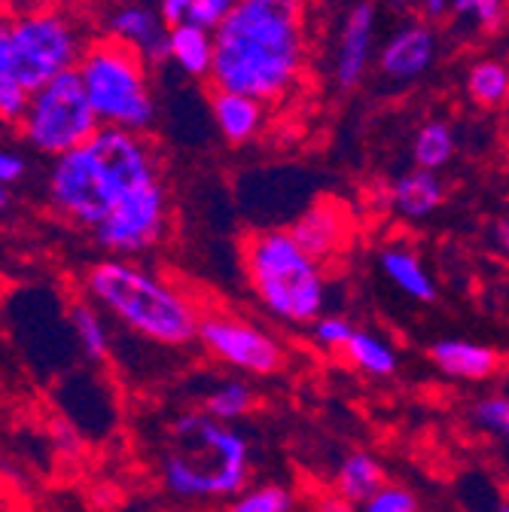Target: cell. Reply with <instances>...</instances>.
<instances>
[{"label": "cell", "instance_id": "obj_1", "mask_svg": "<svg viewBox=\"0 0 509 512\" xmlns=\"http://www.w3.org/2000/svg\"><path fill=\"white\" fill-rule=\"evenodd\" d=\"M305 71L302 0H238L214 31L211 89L284 101Z\"/></svg>", "mask_w": 509, "mask_h": 512}, {"label": "cell", "instance_id": "obj_2", "mask_svg": "<svg viewBox=\"0 0 509 512\" xmlns=\"http://www.w3.org/2000/svg\"><path fill=\"white\" fill-rule=\"evenodd\" d=\"M159 180L162 159L150 138L101 125L92 141L52 159L46 202L61 220L92 232L122 199Z\"/></svg>", "mask_w": 509, "mask_h": 512}, {"label": "cell", "instance_id": "obj_3", "mask_svg": "<svg viewBox=\"0 0 509 512\" xmlns=\"http://www.w3.org/2000/svg\"><path fill=\"white\" fill-rule=\"evenodd\" d=\"M83 293L125 330L153 345L186 348L199 342V305L141 263L122 260V256L92 263L83 272Z\"/></svg>", "mask_w": 509, "mask_h": 512}, {"label": "cell", "instance_id": "obj_4", "mask_svg": "<svg viewBox=\"0 0 509 512\" xmlns=\"http://www.w3.org/2000/svg\"><path fill=\"white\" fill-rule=\"evenodd\" d=\"M250 479V442L208 412H183L168 427L162 485L180 500L238 497Z\"/></svg>", "mask_w": 509, "mask_h": 512}, {"label": "cell", "instance_id": "obj_5", "mask_svg": "<svg viewBox=\"0 0 509 512\" xmlns=\"http://www.w3.org/2000/svg\"><path fill=\"white\" fill-rule=\"evenodd\" d=\"M244 272L260 305L293 327H311L327 308V275L290 229H263L244 241Z\"/></svg>", "mask_w": 509, "mask_h": 512}, {"label": "cell", "instance_id": "obj_6", "mask_svg": "<svg viewBox=\"0 0 509 512\" xmlns=\"http://www.w3.org/2000/svg\"><path fill=\"white\" fill-rule=\"evenodd\" d=\"M77 74L101 125L138 135L153 125L156 95L150 86V64L138 49L101 34L98 40H89Z\"/></svg>", "mask_w": 509, "mask_h": 512}, {"label": "cell", "instance_id": "obj_7", "mask_svg": "<svg viewBox=\"0 0 509 512\" xmlns=\"http://www.w3.org/2000/svg\"><path fill=\"white\" fill-rule=\"evenodd\" d=\"M98 128L101 122L80 74L68 71L31 95L19 132L34 153L58 159L92 141Z\"/></svg>", "mask_w": 509, "mask_h": 512}, {"label": "cell", "instance_id": "obj_8", "mask_svg": "<svg viewBox=\"0 0 509 512\" xmlns=\"http://www.w3.org/2000/svg\"><path fill=\"white\" fill-rule=\"evenodd\" d=\"M89 40L65 10H46L10 22L13 77L34 95L55 77L77 71Z\"/></svg>", "mask_w": 509, "mask_h": 512}, {"label": "cell", "instance_id": "obj_9", "mask_svg": "<svg viewBox=\"0 0 509 512\" xmlns=\"http://www.w3.org/2000/svg\"><path fill=\"white\" fill-rule=\"evenodd\" d=\"M199 345L220 363L244 372V375H278L287 366L284 345L263 327L250 320L232 317L226 311L202 314Z\"/></svg>", "mask_w": 509, "mask_h": 512}, {"label": "cell", "instance_id": "obj_10", "mask_svg": "<svg viewBox=\"0 0 509 512\" xmlns=\"http://www.w3.org/2000/svg\"><path fill=\"white\" fill-rule=\"evenodd\" d=\"M165 232H168V189L159 180L132 192L129 199H122L110 211V217L92 229V238L110 256L132 260V256L159 247Z\"/></svg>", "mask_w": 509, "mask_h": 512}, {"label": "cell", "instance_id": "obj_11", "mask_svg": "<svg viewBox=\"0 0 509 512\" xmlns=\"http://www.w3.org/2000/svg\"><path fill=\"white\" fill-rule=\"evenodd\" d=\"M433 58H436V34L424 22L400 25L375 52L378 74L397 86H409L421 80L430 71Z\"/></svg>", "mask_w": 509, "mask_h": 512}, {"label": "cell", "instance_id": "obj_12", "mask_svg": "<svg viewBox=\"0 0 509 512\" xmlns=\"http://www.w3.org/2000/svg\"><path fill=\"white\" fill-rule=\"evenodd\" d=\"M375 25H378V7L372 0H360L345 16L336 46V61H333V77L339 89L351 92L363 83L369 61L375 55Z\"/></svg>", "mask_w": 509, "mask_h": 512}, {"label": "cell", "instance_id": "obj_13", "mask_svg": "<svg viewBox=\"0 0 509 512\" xmlns=\"http://www.w3.org/2000/svg\"><path fill=\"white\" fill-rule=\"evenodd\" d=\"M168 31L171 28L162 22L159 13H153L150 7H138V4L116 7L104 19V34L129 43L132 49H138L147 58L150 68H153V64H165L171 58Z\"/></svg>", "mask_w": 509, "mask_h": 512}, {"label": "cell", "instance_id": "obj_14", "mask_svg": "<svg viewBox=\"0 0 509 512\" xmlns=\"http://www.w3.org/2000/svg\"><path fill=\"white\" fill-rule=\"evenodd\" d=\"M290 235L299 241V247L308 256H314L317 263H324L348 244L351 217L336 202H317L293 220Z\"/></svg>", "mask_w": 509, "mask_h": 512}, {"label": "cell", "instance_id": "obj_15", "mask_svg": "<svg viewBox=\"0 0 509 512\" xmlns=\"http://www.w3.org/2000/svg\"><path fill=\"white\" fill-rule=\"evenodd\" d=\"M427 357L445 378L455 381H488L503 366V357L491 345L467 339H436L427 348Z\"/></svg>", "mask_w": 509, "mask_h": 512}, {"label": "cell", "instance_id": "obj_16", "mask_svg": "<svg viewBox=\"0 0 509 512\" xmlns=\"http://www.w3.org/2000/svg\"><path fill=\"white\" fill-rule=\"evenodd\" d=\"M211 119L226 144L241 147L263 132L266 104L257 98H247V95L211 89Z\"/></svg>", "mask_w": 509, "mask_h": 512}, {"label": "cell", "instance_id": "obj_17", "mask_svg": "<svg viewBox=\"0 0 509 512\" xmlns=\"http://www.w3.org/2000/svg\"><path fill=\"white\" fill-rule=\"evenodd\" d=\"M442 202H445V183L439 171L412 168L400 174L391 186V208L409 223L427 220Z\"/></svg>", "mask_w": 509, "mask_h": 512}, {"label": "cell", "instance_id": "obj_18", "mask_svg": "<svg viewBox=\"0 0 509 512\" xmlns=\"http://www.w3.org/2000/svg\"><path fill=\"white\" fill-rule=\"evenodd\" d=\"M378 266L394 281V287L412 302H436V284L415 250L400 247V244L385 247L378 253Z\"/></svg>", "mask_w": 509, "mask_h": 512}, {"label": "cell", "instance_id": "obj_19", "mask_svg": "<svg viewBox=\"0 0 509 512\" xmlns=\"http://www.w3.org/2000/svg\"><path fill=\"white\" fill-rule=\"evenodd\" d=\"M168 43H171V61L186 77L211 80V71H214V34L211 31L193 22H183L168 31Z\"/></svg>", "mask_w": 509, "mask_h": 512}, {"label": "cell", "instance_id": "obj_20", "mask_svg": "<svg viewBox=\"0 0 509 512\" xmlns=\"http://www.w3.org/2000/svg\"><path fill=\"white\" fill-rule=\"evenodd\" d=\"M381 485H385V467H381V461L369 452L345 455L336 470V479H333L336 494L351 500L354 506L366 503Z\"/></svg>", "mask_w": 509, "mask_h": 512}, {"label": "cell", "instance_id": "obj_21", "mask_svg": "<svg viewBox=\"0 0 509 512\" xmlns=\"http://www.w3.org/2000/svg\"><path fill=\"white\" fill-rule=\"evenodd\" d=\"M342 354L348 357V363L357 372L372 375V378H391L400 369V357H397L394 345L369 330H354V336Z\"/></svg>", "mask_w": 509, "mask_h": 512}, {"label": "cell", "instance_id": "obj_22", "mask_svg": "<svg viewBox=\"0 0 509 512\" xmlns=\"http://www.w3.org/2000/svg\"><path fill=\"white\" fill-rule=\"evenodd\" d=\"M71 330L77 336V345L83 348V354L92 360V363H101L107 360L110 354V330H107V320H104V311L89 302V299H80L71 305Z\"/></svg>", "mask_w": 509, "mask_h": 512}, {"label": "cell", "instance_id": "obj_23", "mask_svg": "<svg viewBox=\"0 0 509 512\" xmlns=\"http://www.w3.org/2000/svg\"><path fill=\"white\" fill-rule=\"evenodd\" d=\"M455 132L449 122L442 119H430L424 122L418 132H415V141H412V159H415V168H424V171H439L452 162L455 156Z\"/></svg>", "mask_w": 509, "mask_h": 512}, {"label": "cell", "instance_id": "obj_24", "mask_svg": "<svg viewBox=\"0 0 509 512\" xmlns=\"http://www.w3.org/2000/svg\"><path fill=\"white\" fill-rule=\"evenodd\" d=\"M467 92L479 107H500L509 101V64L500 58H479L470 64Z\"/></svg>", "mask_w": 509, "mask_h": 512}, {"label": "cell", "instance_id": "obj_25", "mask_svg": "<svg viewBox=\"0 0 509 512\" xmlns=\"http://www.w3.org/2000/svg\"><path fill=\"white\" fill-rule=\"evenodd\" d=\"M253 406H257V394H253L250 384L241 381V378H229V381H220L217 388L208 394L202 412H208L214 421L232 424V421L250 415Z\"/></svg>", "mask_w": 509, "mask_h": 512}, {"label": "cell", "instance_id": "obj_26", "mask_svg": "<svg viewBox=\"0 0 509 512\" xmlns=\"http://www.w3.org/2000/svg\"><path fill=\"white\" fill-rule=\"evenodd\" d=\"M293 509H296L293 491L284 488V485H275V482L257 485V488H244L226 506V512H293Z\"/></svg>", "mask_w": 509, "mask_h": 512}, {"label": "cell", "instance_id": "obj_27", "mask_svg": "<svg viewBox=\"0 0 509 512\" xmlns=\"http://www.w3.org/2000/svg\"><path fill=\"white\" fill-rule=\"evenodd\" d=\"M470 418L482 433H491L509 442V394H488L476 400L470 409Z\"/></svg>", "mask_w": 509, "mask_h": 512}, {"label": "cell", "instance_id": "obj_28", "mask_svg": "<svg viewBox=\"0 0 509 512\" xmlns=\"http://www.w3.org/2000/svg\"><path fill=\"white\" fill-rule=\"evenodd\" d=\"M357 512H421V500L412 488L385 482L366 503L357 506Z\"/></svg>", "mask_w": 509, "mask_h": 512}, {"label": "cell", "instance_id": "obj_29", "mask_svg": "<svg viewBox=\"0 0 509 512\" xmlns=\"http://www.w3.org/2000/svg\"><path fill=\"white\" fill-rule=\"evenodd\" d=\"M449 13L476 28H497L506 13V0H452Z\"/></svg>", "mask_w": 509, "mask_h": 512}, {"label": "cell", "instance_id": "obj_30", "mask_svg": "<svg viewBox=\"0 0 509 512\" xmlns=\"http://www.w3.org/2000/svg\"><path fill=\"white\" fill-rule=\"evenodd\" d=\"M351 336H354V327L348 324L345 317H339V314H324V317H317L314 324H311V342L317 348L345 351Z\"/></svg>", "mask_w": 509, "mask_h": 512}, {"label": "cell", "instance_id": "obj_31", "mask_svg": "<svg viewBox=\"0 0 509 512\" xmlns=\"http://www.w3.org/2000/svg\"><path fill=\"white\" fill-rule=\"evenodd\" d=\"M31 104V92L16 77H0V122L22 125Z\"/></svg>", "mask_w": 509, "mask_h": 512}, {"label": "cell", "instance_id": "obj_32", "mask_svg": "<svg viewBox=\"0 0 509 512\" xmlns=\"http://www.w3.org/2000/svg\"><path fill=\"white\" fill-rule=\"evenodd\" d=\"M235 7H238V0H196V7H193V13H189L186 22H193V25L214 34L232 16Z\"/></svg>", "mask_w": 509, "mask_h": 512}, {"label": "cell", "instance_id": "obj_33", "mask_svg": "<svg viewBox=\"0 0 509 512\" xmlns=\"http://www.w3.org/2000/svg\"><path fill=\"white\" fill-rule=\"evenodd\" d=\"M58 0H0V19L16 22L25 16H37L46 10H55Z\"/></svg>", "mask_w": 509, "mask_h": 512}, {"label": "cell", "instance_id": "obj_34", "mask_svg": "<svg viewBox=\"0 0 509 512\" xmlns=\"http://www.w3.org/2000/svg\"><path fill=\"white\" fill-rule=\"evenodd\" d=\"M28 171V159L16 150H0V183L13 186L16 180H22Z\"/></svg>", "mask_w": 509, "mask_h": 512}, {"label": "cell", "instance_id": "obj_35", "mask_svg": "<svg viewBox=\"0 0 509 512\" xmlns=\"http://www.w3.org/2000/svg\"><path fill=\"white\" fill-rule=\"evenodd\" d=\"M193 7H196V0H159V16L168 28H174L189 19Z\"/></svg>", "mask_w": 509, "mask_h": 512}, {"label": "cell", "instance_id": "obj_36", "mask_svg": "<svg viewBox=\"0 0 509 512\" xmlns=\"http://www.w3.org/2000/svg\"><path fill=\"white\" fill-rule=\"evenodd\" d=\"M52 442L61 448V452H68V455L80 448V436H77V430L68 421H55L52 424Z\"/></svg>", "mask_w": 509, "mask_h": 512}, {"label": "cell", "instance_id": "obj_37", "mask_svg": "<svg viewBox=\"0 0 509 512\" xmlns=\"http://www.w3.org/2000/svg\"><path fill=\"white\" fill-rule=\"evenodd\" d=\"M491 247L503 256V260H509V217H497L491 223Z\"/></svg>", "mask_w": 509, "mask_h": 512}, {"label": "cell", "instance_id": "obj_38", "mask_svg": "<svg viewBox=\"0 0 509 512\" xmlns=\"http://www.w3.org/2000/svg\"><path fill=\"white\" fill-rule=\"evenodd\" d=\"M317 512H357V506L333 491V494H324L321 500H317Z\"/></svg>", "mask_w": 509, "mask_h": 512}, {"label": "cell", "instance_id": "obj_39", "mask_svg": "<svg viewBox=\"0 0 509 512\" xmlns=\"http://www.w3.org/2000/svg\"><path fill=\"white\" fill-rule=\"evenodd\" d=\"M421 13L427 16V19H442L445 13L452 10V0H421Z\"/></svg>", "mask_w": 509, "mask_h": 512}, {"label": "cell", "instance_id": "obj_40", "mask_svg": "<svg viewBox=\"0 0 509 512\" xmlns=\"http://www.w3.org/2000/svg\"><path fill=\"white\" fill-rule=\"evenodd\" d=\"M10 205H13V192H10V186L0 183V217L10 211Z\"/></svg>", "mask_w": 509, "mask_h": 512}, {"label": "cell", "instance_id": "obj_41", "mask_svg": "<svg viewBox=\"0 0 509 512\" xmlns=\"http://www.w3.org/2000/svg\"><path fill=\"white\" fill-rule=\"evenodd\" d=\"M421 0H388V7L391 10H397V13H406V10H412V7H418Z\"/></svg>", "mask_w": 509, "mask_h": 512}, {"label": "cell", "instance_id": "obj_42", "mask_svg": "<svg viewBox=\"0 0 509 512\" xmlns=\"http://www.w3.org/2000/svg\"><path fill=\"white\" fill-rule=\"evenodd\" d=\"M470 512H509V500H494L491 506H482V509H470Z\"/></svg>", "mask_w": 509, "mask_h": 512}, {"label": "cell", "instance_id": "obj_43", "mask_svg": "<svg viewBox=\"0 0 509 512\" xmlns=\"http://www.w3.org/2000/svg\"><path fill=\"white\" fill-rule=\"evenodd\" d=\"M506 110H509V101H506Z\"/></svg>", "mask_w": 509, "mask_h": 512}]
</instances>
